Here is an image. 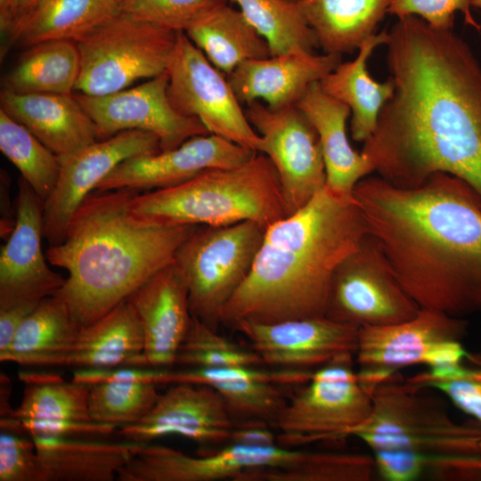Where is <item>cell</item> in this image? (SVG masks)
Returning a JSON list of instances; mask_svg holds the SVG:
<instances>
[{
	"label": "cell",
	"instance_id": "cell-1",
	"mask_svg": "<svg viewBox=\"0 0 481 481\" xmlns=\"http://www.w3.org/2000/svg\"><path fill=\"white\" fill-rule=\"evenodd\" d=\"M386 45L395 90L362 152L395 186L445 173L481 200V63L471 47L413 15L398 19Z\"/></svg>",
	"mask_w": 481,
	"mask_h": 481
},
{
	"label": "cell",
	"instance_id": "cell-2",
	"mask_svg": "<svg viewBox=\"0 0 481 481\" xmlns=\"http://www.w3.org/2000/svg\"><path fill=\"white\" fill-rule=\"evenodd\" d=\"M368 234L420 307L463 317L481 312V200L445 173L420 186L368 175L353 191Z\"/></svg>",
	"mask_w": 481,
	"mask_h": 481
},
{
	"label": "cell",
	"instance_id": "cell-3",
	"mask_svg": "<svg viewBox=\"0 0 481 481\" xmlns=\"http://www.w3.org/2000/svg\"><path fill=\"white\" fill-rule=\"evenodd\" d=\"M368 234L352 196L326 185L303 208L265 229L251 271L221 313V323H273L325 316L338 267Z\"/></svg>",
	"mask_w": 481,
	"mask_h": 481
},
{
	"label": "cell",
	"instance_id": "cell-4",
	"mask_svg": "<svg viewBox=\"0 0 481 481\" xmlns=\"http://www.w3.org/2000/svg\"><path fill=\"white\" fill-rule=\"evenodd\" d=\"M139 191L89 194L72 216L63 240L49 246L52 265L69 273L53 296L83 326L97 321L164 267L199 226L143 219L131 208Z\"/></svg>",
	"mask_w": 481,
	"mask_h": 481
},
{
	"label": "cell",
	"instance_id": "cell-5",
	"mask_svg": "<svg viewBox=\"0 0 481 481\" xmlns=\"http://www.w3.org/2000/svg\"><path fill=\"white\" fill-rule=\"evenodd\" d=\"M132 211L162 224L228 225L255 221L267 228L288 216L277 172L257 152L245 163L206 169L173 187L138 193Z\"/></svg>",
	"mask_w": 481,
	"mask_h": 481
},
{
	"label": "cell",
	"instance_id": "cell-6",
	"mask_svg": "<svg viewBox=\"0 0 481 481\" xmlns=\"http://www.w3.org/2000/svg\"><path fill=\"white\" fill-rule=\"evenodd\" d=\"M345 453L314 452L280 444L227 443L208 454L191 456L151 443H134L119 481H344Z\"/></svg>",
	"mask_w": 481,
	"mask_h": 481
},
{
	"label": "cell",
	"instance_id": "cell-7",
	"mask_svg": "<svg viewBox=\"0 0 481 481\" xmlns=\"http://www.w3.org/2000/svg\"><path fill=\"white\" fill-rule=\"evenodd\" d=\"M427 391L399 374L379 383L371 392L370 417L349 436L363 441L372 452L481 455V424L455 420Z\"/></svg>",
	"mask_w": 481,
	"mask_h": 481
},
{
	"label": "cell",
	"instance_id": "cell-8",
	"mask_svg": "<svg viewBox=\"0 0 481 481\" xmlns=\"http://www.w3.org/2000/svg\"><path fill=\"white\" fill-rule=\"evenodd\" d=\"M265 227L255 221L199 225L177 249L173 263L183 274L190 311L218 331L221 313L249 274Z\"/></svg>",
	"mask_w": 481,
	"mask_h": 481
},
{
	"label": "cell",
	"instance_id": "cell-9",
	"mask_svg": "<svg viewBox=\"0 0 481 481\" xmlns=\"http://www.w3.org/2000/svg\"><path fill=\"white\" fill-rule=\"evenodd\" d=\"M178 32L120 12L76 42L80 72L75 90L105 95L167 72Z\"/></svg>",
	"mask_w": 481,
	"mask_h": 481
},
{
	"label": "cell",
	"instance_id": "cell-10",
	"mask_svg": "<svg viewBox=\"0 0 481 481\" xmlns=\"http://www.w3.org/2000/svg\"><path fill=\"white\" fill-rule=\"evenodd\" d=\"M355 363V355L346 354L313 371L276 420L278 444L340 439L368 420L371 391L360 380Z\"/></svg>",
	"mask_w": 481,
	"mask_h": 481
},
{
	"label": "cell",
	"instance_id": "cell-11",
	"mask_svg": "<svg viewBox=\"0 0 481 481\" xmlns=\"http://www.w3.org/2000/svg\"><path fill=\"white\" fill-rule=\"evenodd\" d=\"M167 72L168 98L177 112L199 119L211 135L260 151L262 139L229 79L183 31Z\"/></svg>",
	"mask_w": 481,
	"mask_h": 481
},
{
	"label": "cell",
	"instance_id": "cell-12",
	"mask_svg": "<svg viewBox=\"0 0 481 481\" xmlns=\"http://www.w3.org/2000/svg\"><path fill=\"white\" fill-rule=\"evenodd\" d=\"M369 234L336 270L325 316L355 327L404 322L420 310Z\"/></svg>",
	"mask_w": 481,
	"mask_h": 481
},
{
	"label": "cell",
	"instance_id": "cell-13",
	"mask_svg": "<svg viewBox=\"0 0 481 481\" xmlns=\"http://www.w3.org/2000/svg\"><path fill=\"white\" fill-rule=\"evenodd\" d=\"M245 111L262 139L259 152L277 172L287 214L295 213L326 185L318 135L296 105L274 110L254 102Z\"/></svg>",
	"mask_w": 481,
	"mask_h": 481
},
{
	"label": "cell",
	"instance_id": "cell-14",
	"mask_svg": "<svg viewBox=\"0 0 481 481\" xmlns=\"http://www.w3.org/2000/svg\"><path fill=\"white\" fill-rule=\"evenodd\" d=\"M167 86L168 75L165 72L112 94L78 93L74 96L95 124L100 140L126 130H142L155 135L161 151H168L209 133L199 119L175 110Z\"/></svg>",
	"mask_w": 481,
	"mask_h": 481
},
{
	"label": "cell",
	"instance_id": "cell-15",
	"mask_svg": "<svg viewBox=\"0 0 481 481\" xmlns=\"http://www.w3.org/2000/svg\"><path fill=\"white\" fill-rule=\"evenodd\" d=\"M159 138L142 130H126L59 156L58 181L44 202V238L61 243L69 223L84 200L124 160L160 151Z\"/></svg>",
	"mask_w": 481,
	"mask_h": 481
},
{
	"label": "cell",
	"instance_id": "cell-16",
	"mask_svg": "<svg viewBox=\"0 0 481 481\" xmlns=\"http://www.w3.org/2000/svg\"><path fill=\"white\" fill-rule=\"evenodd\" d=\"M468 322L444 312L420 307L410 320L358 330L355 361L362 383L372 392L379 383L401 369L424 365L429 351L438 343L460 340Z\"/></svg>",
	"mask_w": 481,
	"mask_h": 481
},
{
	"label": "cell",
	"instance_id": "cell-17",
	"mask_svg": "<svg viewBox=\"0 0 481 481\" xmlns=\"http://www.w3.org/2000/svg\"><path fill=\"white\" fill-rule=\"evenodd\" d=\"M44 202L20 176L14 227L0 253V309L37 304L54 295L65 282L48 267L42 250Z\"/></svg>",
	"mask_w": 481,
	"mask_h": 481
},
{
	"label": "cell",
	"instance_id": "cell-18",
	"mask_svg": "<svg viewBox=\"0 0 481 481\" xmlns=\"http://www.w3.org/2000/svg\"><path fill=\"white\" fill-rule=\"evenodd\" d=\"M232 329L251 343L264 364L314 371L342 355H355L358 327L326 316L273 323L240 321Z\"/></svg>",
	"mask_w": 481,
	"mask_h": 481
},
{
	"label": "cell",
	"instance_id": "cell-19",
	"mask_svg": "<svg viewBox=\"0 0 481 481\" xmlns=\"http://www.w3.org/2000/svg\"><path fill=\"white\" fill-rule=\"evenodd\" d=\"M234 422L226 404L208 385L174 383L140 421L119 427L118 434L135 443H151L166 436H180L202 445L229 442Z\"/></svg>",
	"mask_w": 481,
	"mask_h": 481
},
{
	"label": "cell",
	"instance_id": "cell-20",
	"mask_svg": "<svg viewBox=\"0 0 481 481\" xmlns=\"http://www.w3.org/2000/svg\"><path fill=\"white\" fill-rule=\"evenodd\" d=\"M257 152L215 135L194 136L177 148L129 158L96 186L105 192L165 189L180 184L213 167L241 165Z\"/></svg>",
	"mask_w": 481,
	"mask_h": 481
},
{
	"label": "cell",
	"instance_id": "cell-21",
	"mask_svg": "<svg viewBox=\"0 0 481 481\" xmlns=\"http://www.w3.org/2000/svg\"><path fill=\"white\" fill-rule=\"evenodd\" d=\"M313 371L266 370L260 366L185 368L163 371L160 384L191 383L214 387L224 398L233 422L263 420L275 428L287 404L281 387L301 386Z\"/></svg>",
	"mask_w": 481,
	"mask_h": 481
},
{
	"label": "cell",
	"instance_id": "cell-22",
	"mask_svg": "<svg viewBox=\"0 0 481 481\" xmlns=\"http://www.w3.org/2000/svg\"><path fill=\"white\" fill-rule=\"evenodd\" d=\"M126 300L142 326L146 367L159 369L175 365L192 322L188 288L179 269L174 263L168 265Z\"/></svg>",
	"mask_w": 481,
	"mask_h": 481
},
{
	"label": "cell",
	"instance_id": "cell-23",
	"mask_svg": "<svg viewBox=\"0 0 481 481\" xmlns=\"http://www.w3.org/2000/svg\"><path fill=\"white\" fill-rule=\"evenodd\" d=\"M333 53H287L249 60L229 76L240 102H261L271 109L294 106L308 87L320 82L341 61Z\"/></svg>",
	"mask_w": 481,
	"mask_h": 481
},
{
	"label": "cell",
	"instance_id": "cell-24",
	"mask_svg": "<svg viewBox=\"0 0 481 481\" xmlns=\"http://www.w3.org/2000/svg\"><path fill=\"white\" fill-rule=\"evenodd\" d=\"M0 102V110L58 156L100 140L95 124L73 94H18L3 89Z\"/></svg>",
	"mask_w": 481,
	"mask_h": 481
},
{
	"label": "cell",
	"instance_id": "cell-25",
	"mask_svg": "<svg viewBox=\"0 0 481 481\" xmlns=\"http://www.w3.org/2000/svg\"><path fill=\"white\" fill-rule=\"evenodd\" d=\"M296 106L315 129L324 160L326 186L340 196H352L355 185L374 172L369 159L351 146L347 105L325 93L320 82L312 84Z\"/></svg>",
	"mask_w": 481,
	"mask_h": 481
},
{
	"label": "cell",
	"instance_id": "cell-26",
	"mask_svg": "<svg viewBox=\"0 0 481 481\" xmlns=\"http://www.w3.org/2000/svg\"><path fill=\"white\" fill-rule=\"evenodd\" d=\"M143 342L139 319L126 299L93 323L82 325L72 346L54 366L146 367Z\"/></svg>",
	"mask_w": 481,
	"mask_h": 481
},
{
	"label": "cell",
	"instance_id": "cell-27",
	"mask_svg": "<svg viewBox=\"0 0 481 481\" xmlns=\"http://www.w3.org/2000/svg\"><path fill=\"white\" fill-rule=\"evenodd\" d=\"M38 481H112L131 456V442L32 436Z\"/></svg>",
	"mask_w": 481,
	"mask_h": 481
},
{
	"label": "cell",
	"instance_id": "cell-28",
	"mask_svg": "<svg viewBox=\"0 0 481 481\" xmlns=\"http://www.w3.org/2000/svg\"><path fill=\"white\" fill-rule=\"evenodd\" d=\"M387 40V31L371 36L360 45L354 60L340 62L320 81L325 93L350 109L351 135L356 142L364 143L371 135L383 106L395 90L390 77L379 82L371 77L367 68L373 51Z\"/></svg>",
	"mask_w": 481,
	"mask_h": 481
},
{
	"label": "cell",
	"instance_id": "cell-29",
	"mask_svg": "<svg viewBox=\"0 0 481 481\" xmlns=\"http://www.w3.org/2000/svg\"><path fill=\"white\" fill-rule=\"evenodd\" d=\"M120 12L116 0H40L19 20L4 46L77 42Z\"/></svg>",
	"mask_w": 481,
	"mask_h": 481
},
{
	"label": "cell",
	"instance_id": "cell-30",
	"mask_svg": "<svg viewBox=\"0 0 481 481\" xmlns=\"http://www.w3.org/2000/svg\"><path fill=\"white\" fill-rule=\"evenodd\" d=\"M392 0H298L318 46L326 53L358 50L374 35Z\"/></svg>",
	"mask_w": 481,
	"mask_h": 481
},
{
	"label": "cell",
	"instance_id": "cell-31",
	"mask_svg": "<svg viewBox=\"0 0 481 481\" xmlns=\"http://www.w3.org/2000/svg\"><path fill=\"white\" fill-rule=\"evenodd\" d=\"M82 325L56 296L42 299L18 329L0 361L26 366H54L76 340Z\"/></svg>",
	"mask_w": 481,
	"mask_h": 481
},
{
	"label": "cell",
	"instance_id": "cell-32",
	"mask_svg": "<svg viewBox=\"0 0 481 481\" xmlns=\"http://www.w3.org/2000/svg\"><path fill=\"white\" fill-rule=\"evenodd\" d=\"M184 33L227 77L246 61L271 56L266 41L239 9L228 4L212 12Z\"/></svg>",
	"mask_w": 481,
	"mask_h": 481
},
{
	"label": "cell",
	"instance_id": "cell-33",
	"mask_svg": "<svg viewBox=\"0 0 481 481\" xmlns=\"http://www.w3.org/2000/svg\"><path fill=\"white\" fill-rule=\"evenodd\" d=\"M80 72V53L72 40H50L28 47L4 80L18 94H72Z\"/></svg>",
	"mask_w": 481,
	"mask_h": 481
},
{
	"label": "cell",
	"instance_id": "cell-34",
	"mask_svg": "<svg viewBox=\"0 0 481 481\" xmlns=\"http://www.w3.org/2000/svg\"><path fill=\"white\" fill-rule=\"evenodd\" d=\"M20 379L25 384L23 396L11 418L92 420L87 404L90 386L65 381L54 373L21 372Z\"/></svg>",
	"mask_w": 481,
	"mask_h": 481
},
{
	"label": "cell",
	"instance_id": "cell-35",
	"mask_svg": "<svg viewBox=\"0 0 481 481\" xmlns=\"http://www.w3.org/2000/svg\"><path fill=\"white\" fill-rule=\"evenodd\" d=\"M266 41L271 55L313 53L316 37L297 2L289 0H229Z\"/></svg>",
	"mask_w": 481,
	"mask_h": 481
},
{
	"label": "cell",
	"instance_id": "cell-36",
	"mask_svg": "<svg viewBox=\"0 0 481 481\" xmlns=\"http://www.w3.org/2000/svg\"><path fill=\"white\" fill-rule=\"evenodd\" d=\"M0 150L18 168L21 177L45 200L58 181L59 156L29 129L0 110Z\"/></svg>",
	"mask_w": 481,
	"mask_h": 481
},
{
	"label": "cell",
	"instance_id": "cell-37",
	"mask_svg": "<svg viewBox=\"0 0 481 481\" xmlns=\"http://www.w3.org/2000/svg\"><path fill=\"white\" fill-rule=\"evenodd\" d=\"M376 474L387 481L481 479V455L458 456L386 450L373 452Z\"/></svg>",
	"mask_w": 481,
	"mask_h": 481
},
{
	"label": "cell",
	"instance_id": "cell-38",
	"mask_svg": "<svg viewBox=\"0 0 481 481\" xmlns=\"http://www.w3.org/2000/svg\"><path fill=\"white\" fill-rule=\"evenodd\" d=\"M159 394L150 382L108 381L90 386L88 412L93 421L123 427L143 420Z\"/></svg>",
	"mask_w": 481,
	"mask_h": 481
},
{
	"label": "cell",
	"instance_id": "cell-39",
	"mask_svg": "<svg viewBox=\"0 0 481 481\" xmlns=\"http://www.w3.org/2000/svg\"><path fill=\"white\" fill-rule=\"evenodd\" d=\"M184 368L260 366L259 355L221 336L192 315L188 332L176 354L175 365Z\"/></svg>",
	"mask_w": 481,
	"mask_h": 481
},
{
	"label": "cell",
	"instance_id": "cell-40",
	"mask_svg": "<svg viewBox=\"0 0 481 481\" xmlns=\"http://www.w3.org/2000/svg\"><path fill=\"white\" fill-rule=\"evenodd\" d=\"M407 379L442 393L458 409L481 424V367L470 368L461 363L427 368Z\"/></svg>",
	"mask_w": 481,
	"mask_h": 481
},
{
	"label": "cell",
	"instance_id": "cell-41",
	"mask_svg": "<svg viewBox=\"0 0 481 481\" xmlns=\"http://www.w3.org/2000/svg\"><path fill=\"white\" fill-rule=\"evenodd\" d=\"M229 0H127L120 10L135 19L185 32Z\"/></svg>",
	"mask_w": 481,
	"mask_h": 481
},
{
	"label": "cell",
	"instance_id": "cell-42",
	"mask_svg": "<svg viewBox=\"0 0 481 481\" xmlns=\"http://www.w3.org/2000/svg\"><path fill=\"white\" fill-rule=\"evenodd\" d=\"M0 481H38V464L31 436L1 431Z\"/></svg>",
	"mask_w": 481,
	"mask_h": 481
},
{
	"label": "cell",
	"instance_id": "cell-43",
	"mask_svg": "<svg viewBox=\"0 0 481 481\" xmlns=\"http://www.w3.org/2000/svg\"><path fill=\"white\" fill-rule=\"evenodd\" d=\"M471 0H392L388 13L398 19L417 16L439 29H452L454 12H461L465 21L478 28L470 12Z\"/></svg>",
	"mask_w": 481,
	"mask_h": 481
},
{
	"label": "cell",
	"instance_id": "cell-44",
	"mask_svg": "<svg viewBox=\"0 0 481 481\" xmlns=\"http://www.w3.org/2000/svg\"><path fill=\"white\" fill-rule=\"evenodd\" d=\"M18 420L23 431L31 436L77 437L81 435L102 436L112 434L118 428L115 425L93 420L66 419H25Z\"/></svg>",
	"mask_w": 481,
	"mask_h": 481
},
{
	"label": "cell",
	"instance_id": "cell-45",
	"mask_svg": "<svg viewBox=\"0 0 481 481\" xmlns=\"http://www.w3.org/2000/svg\"><path fill=\"white\" fill-rule=\"evenodd\" d=\"M273 427L263 420H246L236 422L230 434L228 443L249 445L278 444V436Z\"/></svg>",
	"mask_w": 481,
	"mask_h": 481
},
{
	"label": "cell",
	"instance_id": "cell-46",
	"mask_svg": "<svg viewBox=\"0 0 481 481\" xmlns=\"http://www.w3.org/2000/svg\"><path fill=\"white\" fill-rule=\"evenodd\" d=\"M37 305L28 303L0 309V353L8 349L18 329Z\"/></svg>",
	"mask_w": 481,
	"mask_h": 481
},
{
	"label": "cell",
	"instance_id": "cell-47",
	"mask_svg": "<svg viewBox=\"0 0 481 481\" xmlns=\"http://www.w3.org/2000/svg\"><path fill=\"white\" fill-rule=\"evenodd\" d=\"M39 1L40 0H0V29L5 41L19 20Z\"/></svg>",
	"mask_w": 481,
	"mask_h": 481
},
{
	"label": "cell",
	"instance_id": "cell-48",
	"mask_svg": "<svg viewBox=\"0 0 481 481\" xmlns=\"http://www.w3.org/2000/svg\"><path fill=\"white\" fill-rule=\"evenodd\" d=\"M1 403L0 412L1 418L10 417L14 409H12L9 404L8 397L11 393V382L4 373H1Z\"/></svg>",
	"mask_w": 481,
	"mask_h": 481
},
{
	"label": "cell",
	"instance_id": "cell-49",
	"mask_svg": "<svg viewBox=\"0 0 481 481\" xmlns=\"http://www.w3.org/2000/svg\"><path fill=\"white\" fill-rule=\"evenodd\" d=\"M471 5L481 8V0H471Z\"/></svg>",
	"mask_w": 481,
	"mask_h": 481
},
{
	"label": "cell",
	"instance_id": "cell-50",
	"mask_svg": "<svg viewBox=\"0 0 481 481\" xmlns=\"http://www.w3.org/2000/svg\"><path fill=\"white\" fill-rule=\"evenodd\" d=\"M116 1H118V2L120 3V4H122V3H124V2H126V1H127V0H116Z\"/></svg>",
	"mask_w": 481,
	"mask_h": 481
},
{
	"label": "cell",
	"instance_id": "cell-51",
	"mask_svg": "<svg viewBox=\"0 0 481 481\" xmlns=\"http://www.w3.org/2000/svg\"><path fill=\"white\" fill-rule=\"evenodd\" d=\"M289 1H292V2H298V0H289Z\"/></svg>",
	"mask_w": 481,
	"mask_h": 481
}]
</instances>
